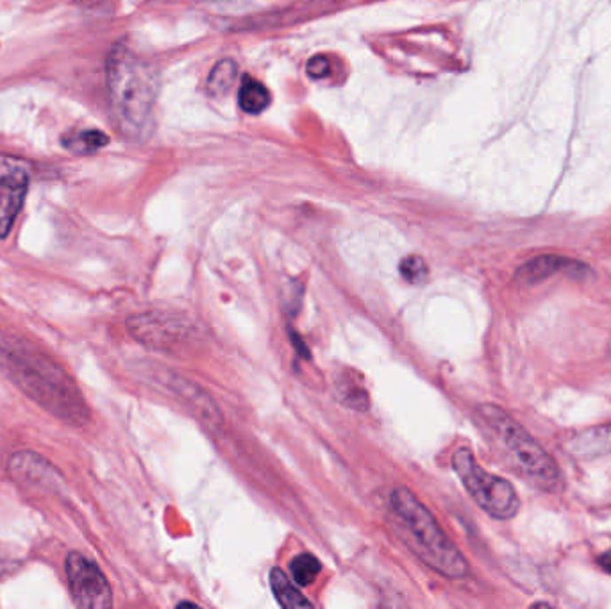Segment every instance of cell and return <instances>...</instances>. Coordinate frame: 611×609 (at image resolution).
<instances>
[{
    "mask_svg": "<svg viewBox=\"0 0 611 609\" xmlns=\"http://www.w3.org/2000/svg\"><path fill=\"white\" fill-rule=\"evenodd\" d=\"M452 468L475 504L497 520H510L521 510V499L513 486L490 472H486L474 457L472 450L458 449L452 456Z\"/></svg>",
    "mask_w": 611,
    "mask_h": 609,
    "instance_id": "cell-5",
    "label": "cell"
},
{
    "mask_svg": "<svg viewBox=\"0 0 611 609\" xmlns=\"http://www.w3.org/2000/svg\"><path fill=\"white\" fill-rule=\"evenodd\" d=\"M29 190V172L24 163L0 158V239H4L24 207Z\"/></svg>",
    "mask_w": 611,
    "mask_h": 609,
    "instance_id": "cell-8",
    "label": "cell"
},
{
    "mask_svg": "<svg viewBox=\"0 0 611 609\" xmlns=\"http://www.w3.org/2000/svg\"><path fill=\"white\" fill-rule=\"evenodd\" d=\"M607 352H609V357H611V341H609V348H607Z\"/></svg>",
    "mask_w": 611,
    "mask_h": 609,
    "instance_id": "cell-22",
    "label": "cell"
},
{
    "mask_svg": "<svg viewBox=\"0 0 611 609\" xmlns=\"http://www.w3.org/2000/svg\"><path fill=\"white\" fill-rule=\"evenodd\" d=\"M306 72L311 79H324L331 74V63L325 56H313L306 65Z\"/></svg>",
    "mask_w": 611,
    "mask_h": 609,
    "instance_id": "cell-18",
    "label": "cell"
},
{
    "mask_svg": "<svg viewBox=\"0 0 611 609\" xmlns=\"http://www.w3.org/2000/svg\"><path fill=\"white\" fill-rule=\"evenodd\" d=\"M599 565H600V568H602L604 572L611 574V549L606 550V552L599 558Z\"/></svg>",
    "mask_w": 611,
    "mask_h": 609,
    "instance_id": "cell-19",
    "label": "cell"
},
{
    "mask_svg": "<svg viewBox=\"0 0 611 609\" xmlns=\"http://www.w3.org/2000/svg\"><path fill=\"white\" fill-rule=\"evenodd\" d=\"M0 367L13 383L54 417L82 426L88 420V408L72 378L29 345L10 341L0 345Z\"/></svg>",
    "mask_w": 611,
    "mask_h": 609,
    "instance_id": "cell-2",
    "label": "cell"
},
{
    "mask_svg": "<svg viewBox=\"0 0 611 609\" xmlns=\"http://www.w3.org/2000/svg\"><path fill=\"white\" fill-rule=\"evenodd\" d=\"M238 102H239V107L246 113L262 114L270 105L272 95L263 82H260L258 79L251 75H246L238 91Z\"/></svg>",
    "mask_w": 611,
    "mask_h": 609,
    "instance_id": "cell-11",
    "label": "cell"
},
{
    "mask_svg": "<svg viewBox=\"0 0 611 609\" xmlns=\"http://www.w3.org/2000/svg\"><path fill=\"white\" fill-rule=\"evenodd\" d=\"M586 265H581L577 262H572V260H567V258H560V256H552V254H547V256H538V258H533L531 262L524 263L517 274H515V279L519 283H524V285H537L547 277H551L552 274H561V272H567V274H577V272H586Z\"/></svg>",
    "mask_w": 611,
    "mask_h": 609,
    "instance_id": "cell-9",
    "label": "cell"
},
{
    "mask_svg": "<svg viewBox=\"0 0 611 609\" xmlns=\"http://www.w3.org/2000/svg\"><path fill=\"white\" fill-rule=\"evenodd\" d=\"M68 589L77 607L104 609L113 605L111 586L102 570L81 552H70L65 561Z\"/></svg>",
    "mask_w": 611,
    "mask_h": 609,
    "instance_id": "cell-7",
    "label": "cell"
},
{
    "mask_svg": "<svg viewBox=\"0 0 611 609\" xmlns=\"http://www.w3.org/2000/svg\"><path fill=\"white\" fill-rule=\"evenodd\" d=\"M128 329L140 343L161 350H176L197 336L195 324L190 318L163 311L135 315L128 320Z\"/></svg>",
    "mask_w": 611,
    "mask_h": 609,
    "instance_id": "cell-6",
    "label": "cell"
},
{
    "mask_svg": "<svg viewBox=\"0 0 611 609\" xmlns=\"http://www.w3.org/2000/svg\"><path fill=\"white\" fill-rule=\"evenodd\" d=\"M270 588L274 591L276 600L285 609H297V607H313V604L301 593L294 579H290L281 568H274L270 572Z\"/></svg>",
    "mask_w": 611,
    "mask_h": 609,
    "instance_id": "cell-12",
    "label": "cell"
},
{
    "mask_svg": "<svg viewBox=\"0 0 611 609\" xmlns=\"http://www.w3.org/2000/svg\"><path fill=\"white\" fill-rule=\"evenodd\" d=\"M567 449L577 457H595L611 454V424L586 429L567 441Z\"/></svg>",
    "mask_w": 611,
    "mask_h": 609,
    "instance_id": "cell-10",
    "label": "cell"
},
{
    "mask_svg": "<svg viewBox=\"0 0 611 609\" xmlns=\"http://www.w3.org/2000/svg\"><path fill=\"white\" fill-rule=\"evenodd\" d=\"M236 75H238V65L232 59L218 61L209 72V77L206 81L208 95L215 98L225 97L232 90Z\"/></svg>",
    "mask_w": 611,
    "mask_h": 609,
    "instance_id": "cell-14",
    "label": "cell"
},
{
    "mask_svg": "<svg viewBox=\"0 0 611 609\" xmlns=\"http://www.w3.org/2000/svg\"><path fill=\"white\" fill-rule=\"evenodd\" d=\"M75 3L82 8H98L104 4V0H75Z\"/></svg>",
    "mask_w": 611,
    "mask_h": 609,
    "instance_id": "cell-21",
    "label": "cell"
},
{
    "mask_svg": "<svg viewBox=\"0 0 611 609\" xmlns=\"http://www.w3.org/2000/svg\"><path fill=\"white\" fill-rule=\"evenodd\" d=\"M12 572H13V563L0 558V581H3L4 577H8Z\"/></svg>",
    "mask_w": 611,
    "mask_h": 609,
    "instance_id": "cell-20",
    "label": "cell"
},
{
    "mask_svg": "<svg viewBox=\"0 0 611 609\" xmlns=\"http://www.w3.org/2000/svg\"><path fill=\"white\" fill-rule=\"evenodd\" d=\"M390 515L404 545L429 568L449 579L468 574V563L456 543L413 492L396 488L390 496Z\"/></svg>",
    "mask_w": 611,
    "mask_h": 609,
    "instance_id": "cell-4",
    "label": "cell"
},
{
    "mask_svg": "<svg viewBox=\"0 0 611 609\" xmlns=\"http://www.w3.org/2000/svg\"><path fill=\"white\" fill-rule=\"evenodd\" d=\"M106 86L118 133L133 144H145L156 128L160 77L154 66L126 43H116L106 61Z\"/></svg>",
    "mask_w": 611,
    "mask_h": 609,
    "instance_id": "cell-1",
    "label": "cell"
},
{
    "mask_svg": "<svg viewBox=\"0 0 611 609\" xmlns=\"http://www.w3.org/2000/svg\"><path fill=\"white\" fill-rule=\"evenodd\" d=\"M399 274L410 285H422V283L427 281L429 269H427V263H426V260L422 256L410 254V256H406L401 262Z\"/></svg>",
    "mask_w": 611,
    "mask_h": 609,
    "instance_id": "cell-17",
    "label": "cell"
},
{
    "mask_svg": "<svg viewBox=\"0 0 611 609\" xmlns=\"http://www.w3.org/2000/svg\"><path fill=\"white\" fill-rule=\"evenodd\" d=\"M320 570H322L320 561L309 552L297 554L290 561V575L297 586H309L318 577Z\"/></svg>",
    "mask_w": 611,
    "mask_h": 609,
    "instance_id": "cell-16",
    "label": "cell"
},
{
    "mask_svg": "<svg viewBox=\"0 0 611 609\" xmlns=\"http://www.w3.org/2000/svg\"><path fill=\"white\" fill-rule=\"evenodd\" d=\"M338 399L354 411H366L371 406L369 392L364 390L361 379H352V372L341 378L336 385Z\"/></svg>",
    "mask_w": 611,
    "mask_h": 609,
    "instance_id": "cell-15",
    "label": "cell"
},
{
    "mask_svg": "<svg viewBox=\"0 0 611 609\" xmlns=\"http://www.w3.org/2000/svg\"><path fill=\"white\" fill-rule=\"evenodd\" d=\"M61 142L67 151L79 156H88L104 149L109 144V137L98 129H84L65 135Z\"/></svg>",
    "mask_w": 611,
    "mask_h": 609,
    "instance_id": "cell-13",
    "label": "cell"
},
{
    "mask_svg": "<svg viewBox=\"0 0 611 609\" xmlns=\"http://www.w3.org/2000/svg\"><path fill=\"white\" fill-rule=\"evenodd\" d=\"M475 422L486 440L517 475L547 494H558L563 488L556 461L503 408L494 404L477 406Z\"/></svg>",
    "mask_w": 611,
    "mask_h": 609,
    "instance_id": "cell-3",
    "label": "cell"
}]
</instances>
